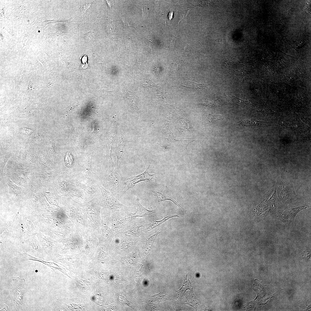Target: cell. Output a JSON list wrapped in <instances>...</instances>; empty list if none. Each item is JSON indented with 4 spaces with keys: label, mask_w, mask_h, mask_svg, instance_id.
<instances>
[{
    "label": "cell",
    "mask_w": 311,
    "mask_h": 311,
    "mask_svg": "<svg viewBox=\"0 0 311 311\" xmlns=\"http://www.w3.org/2000/svg\"><path fill=\"white\" fill-rule=\"evenodd\" d=\"M97 183H100L114 196L121 197L126 192L124 189L126 178L123 177L120 169L114 167L104 173L94 176Z\"/></svg>",
    "instance_id": "obj_1"
},
{
    "label": "cell",
    "mask_w": 311,
    "mask_h": 311,
    "mask_svg": "<svg viewBox=\"0 0 311 311\" xmlns=\"http://www.w3.org/2000/svg\"><path fill=\"white\" fill-rule=\"evenodd\" d=\"M26 286L25 279L18 277L12 279L9 295L5 300V304L13 307L16 311H21Z\"/></svg>",
    "instance_id": "obj_2"
},
{
    "label": "cell",
    "mask_w": 311,
    "mask_h": 311,
    "mask_svg": "<svg viewBox=\"0 0 311 311\" xmlns=\"http://www.w3.org/2000/svg\"><path fill=\"white\" fill-rule=\"evenodd\" d=\"M97 185L101 192L104 202V208L111 211H127L131 208L120 203L109 191L105 189L99 183Z\"/></svg>",
    "instance_id": "obj_3"
},
{
    "label": "cell",
    "mask_w": 311,
    "mask_h": 311,
    "mask_svg": "<svg viewBox=\"0 0 311 311\" xmlns=\"http://www.w3.org/2000/svg\"><path fill=\"white\" fill-rule=\"evenodd\" d=\"M88 157L83 162L79 163V169L77 174L71 176L78 181L88 185H97L93 172L92 161Z\"/></svg>",
    "instance_id": "obj_4"
},
{
    "label": "cell",
    "mask_w": 311,
    "mask_h": 311,
    "mask_svg": "<svg viewBox=\"0 0 311 311\" xmlns=\"http://www.w3.org/2000/svg\"><path fill=\"white\" fill-rule=\"evenodd\" d=\"M278 183V191L281 197L284 199L295 195L292 179L286 174L282 175Z\"/></svg>",
    "instance_id": "obj_5"
},
{
    "label": "cell",
    "mask_w": 311,
    "mask_h": 311,
    "mask_svg": "<svg viewBox=\"0 0 311 311\" xmlns=\"http://www.w3.org/2000/svg\"><path fill=\"white\" fill-rule=\"evenodd\" d=\"M150 166L148 167L146 166L145 171L140 175L125 179V184L127 187V191L130 188H133L137 183L142 181L150 182L154 177L157 178L156 175L150 174L148 172V169Z\"/></svg>",
    "instance_id": "obj_6"
},
{
    "label": "cell",
    "mask_w": 311,
    "mask_h": 311,
    "mask_svg": "<svg viewBox=\"0 0 311 311\" xmlns=\"http://www.w3.org/2000/svg\"><path fill=\"white\" fill-rule=\"evenodd\" d=\"M71 176L73 182L79 187L84 192L87 200L94 198L101 193L97 185H91L85 184Z\"/></svg>",
    "instance_id": "obj_7"
},
{
    "label": "cell",
    "mask_w": 311,
    "mask_h": 311,
    "mask_svg": "<svg viewBox=\"0 0 311 311\" xmlns=\"http://www.w3.org/2000/svg\"><path fill=\"white\" fill-rule=\"evenodd\" d=\"M137 209L136 212L130 214V218L137 217H143L152 214L155 212L156 210H149L143 206L140 203L139 200H136Z\"/></svg>",
    "instance_id": "obj_8"
},
{
    "label": "cell",
    "mask_w": 311,
    "mask_h": 311,
    "mask_svg": "<svg viewBox=\"0 0 311 311\" xmlns=\"http://www.w3.org/2000/svg\"><path fill=\"white\" fill-rule=\"evenodd\" d=\"M130 218V217H126L119 215L116 216L113 221V225L114 229L117 230L120 229L122 227L126 220Z\"/></svg>",
    "instance_id": "obj_9"
},
{
    "label": "cell",
    "mask_w": 311,
    "mask_h": 311,
    "mask_svg": "<svg viewBox=\"0 0 311 311\" xmlns=\"http://www.w3.org/2000/svg\"><path fill=\"white\" fill-rule=\"evenodd\" d=\"M261 121L255 119H244L238 122V124L243 126H252L260 124Z\"/></svg>",
    "instance_id": "obj_10"
},
{
    "label": "cell",
    "mask_w": 311,
    "mask_h": 311,
    "mask_svg": "<svg viewBox=\"0 0 311 311\" xmlns=\"http://www.w3.org/2000/svg\"><path fill=\"white\" fill-rule=\"evenodd\" d=\"M152 191L154 194V196L157 197L158 198L159 202H164L166 200H170L173 202L179 207H180L183 208L182 207L178 204L175 200L169 197L165 196L160 192L155 190Z\"/></svg>",
    "instance_id": "obj_11"
},
{
    "label": "cell",
    "mask_w": 311,
    "mask_h": 311,
    "mask_svg": "<svg viewBox=\"0 0 311 311\" xmlns=\"http://www.w3.org/2000/svg\"><path fill=\"white\" fill-rule=\"evenodd\" d=\"M184 86L187 88L194 89H200L207 87V85L203 84H199L191 82L190 81H186L184 83Z\"/></svg>",
    "instance_id": "obj_12"
},
{
    "label": "cell",
    "mask_w": 311,
    "mask_h": 311,
    "mask_svg": "<svg viewBox=\"0 0 311 311\" xmlns=\"http://www.w3.org/2000/svg\"><path fill=\"white\" fill-rule=\"evenodd\" d=\"M141 225H139L136 227H132L124 232L123 233L124 235L129 237H136L138 236L139 234V228Z\"/></svg>",
    "instance_id": "obj_13"
},
{
    "label": "cell",
    "mask_w": 311,
    "mask_h": 311,
    "mask_svg": "<svg viewBox=\"0 0 311 311\" xmlns=\"http://www.w3.org/2000/svg\"><path fill=\"white\" fill-rule=\"evenodd\" d=\"M175 217H179L177 215H171L164 218L161 220L156 221H154L151 224L150 226L149 227L148 230H147V232H148L152 230L153 228L158 226L161 223L165 222L168 219L171 218Z\"/></svg>",
    "instance_id": "obj_14"
},
{
    "label": "cell",
    "mask_w": 311,
    "mask_h": 311,
    "mask_svg": "<svg viewBox=\"0 0 311 311\" xmlns=\"http://www.w3.org/2000/svg\"><path fill=\"white\" fill-rule=\"evenodd\" d=\"M102 94L105 95L112 96L115 94V91H110L105 90H98Z\"/></svg>",
    "instance_id": "obj_15"
},
{
    "label": "cell",
    "mask_w": 311,
    "mask_h": 311,
    "mask_svg": "<svg viewBox=\"0 0 311 311\" xmlns=\"http://www.w3.org/2000/svg\"><path fill=\"white\" fill-rule=\"evenodd\" d=\"M81 60L82 63L80 67V69H84L87 68L88 65L87 63V56L86 55H84L82 58Z\"/></svg>",
    "instance_id": "obj_16"
},
{
    "label": "cell",
    "mask_w": 311,
    "mask_h": 311,
    "mask_svg": "<svg viewBox=\"0 0 311 311\" xmlns=\"http://www.w3.org/2000/svg\"><path fill=\"white\" fill-rule=\"evenodd\" d=\"M94 35L93 32L92 31H90L85 34V38L87 41H90L93 38Z\"/></svg>",
    "instance_id": "obj_17"
},
{
    "label": "cell",
    "mask_w": 311,
    "mask_h": 311,
    "mask_svg": "<svg viewBox=\"0 0 311 311\" xmlns=\"http://www.w3.org/2000/svg\"><path fill=\"white\" fill-rule=\"evenodd\" d=\"M122 21L123 23L124 28L132 27L129 24L127 20L125 18H122Z\"/></svg>",
    "instance_id": "obj_18"
},
{
    "label": "cell",
    "mask_w": 311,
    "mask_h": 311,
    "mask_svg": "<svg viewBox=\"0 0 311 311\" xmlns=\"http://www.w3.org/2000/svg\"><path fill=\"white\" fill-rule=\"evenodd\" d=\"M91 4L90 3H87L82 5L81 7V10L82 12H84L90 6Z\"/></svg>",
    "instance_id": "obj_19"
},
{
    "label": "cell",
    "mask_w": 311,
    "mask_h": 311,
    "mask_svg": "<svg viewBox=\"0 0 311 311\" xmlns=\"http://www.w3.org/2000/svg\"><path fill=\"white\" fill-rule=\"evenodd\" d=\"M142 11L143 16H147V8L145 6L143 5V6L142 9Z\"/></svg>",
    "instance_id": "obj_20"
},
{
    "label": "cell",
    "mask_w": 311,
    "mask_h": 311,
    "mask_svg": "<svg viewBox=\"0 0 311 311\" xmlns=\"http://www.w3.org/2000/svg\"><path fill=\"white\" fill-rule=\"evenodd\" d=\"M95 297L94 296H93L91 297V299L92 301H95Z\"/></svg>",
    "instance_id": "obj_21"
}]
</instances>
